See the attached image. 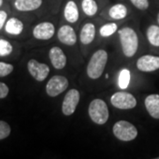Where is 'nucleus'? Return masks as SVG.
<instances>
[{"label": "nucleus", "instance_id": "obj_1", "mask_svg": "<svg viewBox=\"0 0 159 159\" xmlns=\"http://www.w3.org/2000/svg\"><path fill=\"white\" fill-rule=\"evenodd\" d=\"M108 61V53L104 50L96 51L89 61L87 74L92 80H97L102 76Z\"/></svg>", "mask_w": 159, "mask_h": 159}, {"label": "nucleus", "instance_id": "obj_2", "mask_svg": "<svg viewBox=\"0 0 159 159\" xmlns=\"http://www.w3.org/2000/svg\"><path fill=\"white\" fill-rule=\"evenodd\" d=\"M119 34L124 55L127 57L134 56L139 45L135 31L131 28H124L119 30Z\"/></svg>", "mask_w": 159, "mask_h": 159}, {"label": "nucleus", "instance_id": "obj_3", "mask_svg": "<svg viewBox=\"0 0 159 159\" xmlns=\"http://www.w3.org/2000/svg\"><path fill=\"white\" fill-rule=\"evenodd\" d=\"M89 115L91 120L97 125H103L109 119V109L102 99H94L89 106Z\"/></svg>", "mask_w": 159, "mask_h": 159}, {"label": "nucleus", "instance_id": "obj_4", "mask_svg": "<svg viewBox=\"0 0 159 159\" xmlns=\"http://www.w3.org/2000/svg\"><path fill=\"white\" fill-rule=\"evenodd\" d=\"M113 134L117 139L122 142H130L138 135L137 128L132 123L125 120H119L112 127Z\"/></svg>", "mask_w": 159, "mask_h": 159}, {"label": "nucleus", "instance_id": "obj_5", "mask_svg": "<svg viewBox=\"0 0 159 159\" xmlns=\"http://www.w3.org/2000/svg\"><path fill=\"white\" fill-rule=\"evenodd\" d=\"M111 102L116 108L120 110H130L137 105L135 97L128 92H117L111 97Z\"/></svg>", "mask_w": 159, "mask_h": 159}, {"label": "nucleus", "instance_id": "obj_6", "mask_svg": "<svg viewBox=\"0 0 159 159\" xmlns=\"http://www.w3.org/2000/svg\"><path fill=\"white\" fill-rule=\"evenodd\" d=\"M68 80L62 75L51 77L46 85V93L51 97H57L68 88Z\"/></svg>", "mask_w": 159, "mask_h": 159}, {"label": "nucleus", "instance_id": "obj_7", "mask_svg": "<svg viewBox=\"0 0 159 159\" xmlns=\"http://www.w3.org/2000/svg\"><path fill=\"white\" fill-rule=\"evenodd\" d=\"M80 98L79 90L75 89H70L66 93L62 102V112L65 116H71L74 113L80 102Z\"/></svg>", "mask_w": 159, "mask_h": 159}, {"label": "nucleus", "instance_id": "obj_8", "mask_svg": "<svg viewBox=\"0 0 159 159\" xmlns=\"http://www.w3.org/2000/svg\"><path fill=\"white\" fill-rule=\"evenodd\" d=\"M28 70L31 76L37 81H43L47 78L50 73V67L43 63L35 59H30L28 62Z\"/></svg>", "mask_w": 159, "mask_h": 159}, {"label": "nucleus", "instance_id": "obj_9", "mask_svg": "<svg viewBox=\"0 0 159 159\" xmlns=\"http://www.w3.org/2000/svg\"><path fill=\"white\" fill-rule=\"evenodd\" d=\"M137 68L142 72L149 73L159 69V57L153 55H144L136 63Z\"/></svg>", "mask_w": 159, "mask_h": 159}, {"label": "nucleus", "instance_id": "obj_10", "mask_svg": "<svg viewBox=\"0 0 159 159\" xmlns=\"http://www.w3.org/2000/svg\"><path fill=\"white\" fill-rule=\"evenodd\" d=\"M55 34V27L51 22L39 23L34 27L33 35L38 40H49Z\"/></svg>", "mask_w": 159, "mask_h": 159}, {"label": "nucleus", "instance_id": "obj_11", "mask_svg": "<svg viewBox=\"0 0 159 159\" xmlns=\"http://www.w3.org/2000/svg\"><path fill=\"white\" fill-rule=\"evenodd\" d=\"M58 40L66 45H74L77 42V35L74 29L68 25L62 26L57 32Z\"/></svg>", "mask_w": 159, "mask_h": 159}, {"label": "nucleus", "instance_id": "obj_12", "mask_svg": "<svg viewBox=\"0 0 159 159\" xmlns=\"http://www.w3.org/2000/svg\"><path fill=\"white\" fill-rule=\"evenodd\" d=\"M49 57L55 69H63L66 65V56L59 47H52L49 52Z\"/></svg>", "mask_w": 159, "mask_h": 159}, {"label": "nucleus", "instance_id": "obj_13", "mask_svg": "<svg viewBox=\"0 0 159 159\" xmlns=\"http://www.w3.org/2000/svg\"><path fill=\"white\" fill-rule=\"evenodd\" d=\"M144 103L148 113L154 119H159V95H149L146 97Z\"/></svg>", "mask_w": 159, "mask_h": 159}, {"label": "nucleus", "instance_id": "obj_14", "mask_svg": "<svg viewBox=\"0 0 159 159\" xmlns=\"http://www.w3.org/2000/svg\"><path fill=\"white\" fill-rule=\"evenodd\" d=\"M43 4V0H15L14 6L18 11H30L38 9Z\"/></svg>", "mask_w": 159, "mask_h": 159}, {"label": "nucleus", "instance_id": "obj_15", "mask_svg": "<svg viewBox=\"0 0 159 159\" xmlns=\"http://www.w3.org/2000/svg\"><path fill=\"white\" fill-rule=\"evenodd\" d=\"M64 16L69 23H75L79 20V10L74 1L70 0L66 3L64 10Z\"/></svg>", "mask_w": 159, "mask_h": 159}, {"label": "nucleus", "instance_id": "obj_16", "mask_svg": "<svg viewBox=\"0 0 159 159\" xmlns=\"http://www.w3.org/2000/svg\"><path fill=\"white\" fill-rule=\"evenodd\" d=\"M96 36V27L92 23H87L83 26L80 31V39L83 44H89L91 43Z\"/></svg>", "mask_w": 159, "mask_h": 159}, {"label": "nucleus", "instance_id": "obj_17", "mask_svg": "<svg viewBox=\"0 0 159 159\" xmlns=\"http://www.w3.org/2000/svg\"><path fill=\"white\" fill-rule=\"evenodd\" d=\"M24 25L21 20H20L17 18H11L8 20V21L6 23V32L10 34L18 35L21 34L23 31Z\"/></svg>", "mask_w": 159, "mask_h": 159}, {"label": "nucleus", "instance_id": "obj_18", "mask_svg": "<svg viewBox=\"0 0 159 159\" xmlns=\"http://www.w3.org/2000/svg\"><path fill=\"white\" fill-rule=\"evenodd\" d=\"M109 15L113 20H122L127 15V8L122 4H116L110 8Z\"/></svg>", "mask_w": 159, "mask_h": 159}, {"label": "nucleus", "instance_id": "obj_19", "mask_svg": "<svg viewBox=\"0 0 159 159\" xmlns=\"http://www.w3.org/2000/svg\"><path fill=\"white\" fill-rule=\"evenodd\" d=\"M147 38L151 45L159 47V27L151 25L147 30Z\"/></svg>", "mask_w": 159, "mask_h": 159}, {"label": "nucleus", "instance_id": "obj_20", "mask_svg": "<svg viewBox=\"0 0 159 159\" xmlns=\"http://www.w3.org/2000/svg\"><path fill=\"white\" fill-rule=\"evenodd\" d=\"M81 7L84 13L88 16H94L98 10V6L95 0H82Z\"/></svg>", "mask_w": 159, "mask_h": 159}, {"label": "nucleus", "instance_id": "obj_21", "mask_svg": "<svg viewBox=\"0 0 159 159\" xmlns=\"http://www.w3.org/2000/svg\"><path fill=\"white\" fill-rule=\"evenodd\" d=\"M131 74L128 69H123L119 75V87L121 89H125L128 88L130 83Z\"/></svg>", "mask_w": 159, "mask_h": 159}, {"label": "nucleus", "instance_id": "obj_22", "mask_svg": "<svg viewBox=\"0 0 159 159\" xmlns=\"http://www.w3.org/2000/svg\"><path fill=\"white\" fill-rule=\"evenodd\" d=\"M117 29H118V26L116 23H108L102 26L99 30V33L102 37H109L117 31Z\"/></svg>", "mask_w": 159, "mask_h": 159}, {"label": "nucleus", "instance_id": "obj_23", "mask_svg": "<svg viewBox=\"0 0 159 159\" xmlns=\"http://www.w3.org/2000/svg\"><path fill=\"white\" fill-rule=\"evenodd\" d=\"M12 52V46L6 40L0 39V57H6Z\"/></svg>", "mask_w": 159, "mask_h": 159}, {"label": "nucleus", "instance_id": "obj_24", "mask_svg": "<svg viewBox=\"0 0 159 159\" xmlns=\"http://www.w3.org/2000/svg\"><path fill=\"white\" fill-rule=\"evenodd\" d=\"M11 126L6 121L0 120V140H4L10 135Z\"/></svg>", "mask_w": 159, "mask_h": 159}, {"label": "nucleus", "instance_id": "obj_25", "mask_svg": "<svg viewBox=\"0 0 159 159\" xmlns=\"http://www.w3.org/2000/svg\"><path fill=\"white\" fill-rule=\"evenodd\" d=\"M13 71V66L11 64L0 62V77H6Z\"/></svg>", "mask_w": 159, "mask_h": 159}, {"label": "nucleus", "instance_id": "obj_26", "mask_svg": "<svg viewBox=\"0 0 159 159\" xmlns=\"http://www.w3.org/2000/svg\"><path fill=\"white\" fill-rule=\"evenodd\" d=\"M130 1L139 10H147L149 6L148 0H130Z\"/></svg>", "mask_w": 159, "mask_h": 159}, {"label": "nucleus", "instance_id": "obj_27", "mask_svg": "<svg viewBox=\"0 0 159 159\" xmlns=\"http://www.w3.org/2000/svg\"><path fill=\"white\" fill-rule=\"evenodd\" d=\"M9 94V88L6 83L0 81V99L5 98Z\"/></svg>", "mask_w": 159, "mask_h": 159}, {"label": "nucleus", "instance_id": "obj_28", "mask_svg": "<svg viewBox=\"0 0 159 159\" xmlns=\"http://www.w3.org/2000/svg\"><path fill=\"white\" fill-rule=\"evenodd\" d=\"M6 18H7V13L5 11H0V30L4 27L6 23Z\"/></svg>", "mask_w": 159, "mask_h": 159}, {"label": "nucleus", "instance_id": "obj_29", "mask_svg": "<svg viewBox=\"0 0 159 159\" xmlns=\"http://www.w3.org/2000/svg\"><path fill=\"white\" fill-rule=\"evenodd\" d=\"M3 5V0H0V6Z\"/></svg>", "mask_w": 159, "mask_h": 159}, {"label": "nucleus", "instance_id": "obj_30", "mask_svg": "<svg viewBox=\"0 0 159 159\" xmlns=\"http://www.w3.org/2000/svg\"><path fill=\"white\" fill-rule=\"evenodd\" d=\"M157 21H158V24H159V12H158V14H157Z\"/></svg>", "mask_w": 159, "mask_h": 159}, {"label": "nucleus", "instance_id": "obj_31", "mask_svg": "<svg viewBox=\"0 0 159 159\" xmlns=\"http://www.w3.org/2000/svg\"><path fill=\"white\" fill-rule=\"evenodd\" d=\"M157 159H159V157H158V158H157Z\"/></svg>", "mask_w": 159, "mask_h": 159}]
</instances>
